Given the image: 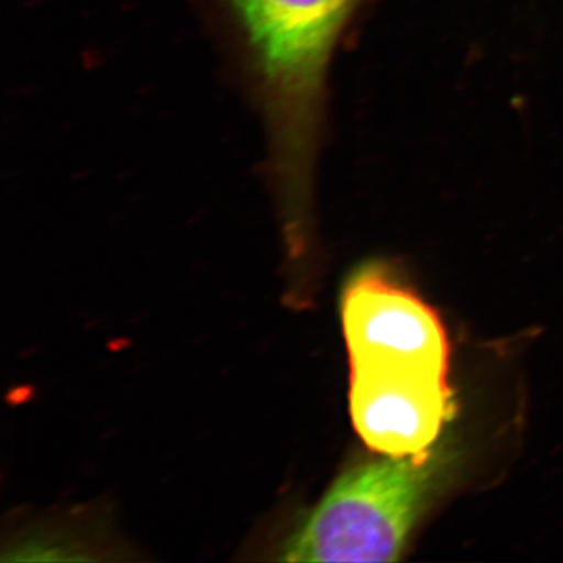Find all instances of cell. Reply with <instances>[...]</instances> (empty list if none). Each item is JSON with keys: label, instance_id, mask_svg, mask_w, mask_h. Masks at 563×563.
<instances>
[{"label": "cell", "instance_id": "obj_1", "mask_svg": "<svg viewBox=\"0 0 563 563\" xmlns=\"http://www.w3.org/2000/svg\"><path fill=\"white\" fill-rule=\"evenodd\" d=\"M362 0H221L268 135L282 206L302 213L313 176L325 69Z\"/></svg>", "mask_w": 563, "mask_h": 563}, {"label": "cell", "instance_id": "obj_2", "mask_svg": "<svg viewBox=\"0 0 563 563\" xmlns=\"http://www.w3.org/2000/svg\"><path fill=\"white\" fill-rule=\"evenodd\" d=\"M431 479L428 455L387 457L351 470L292 536L284 561H399Z\"/></svg>", "mask_w": 563, "mask_h": 563}, {"label": "cell", "instance_id": "obj_3", "mask_svg": "<svg viewBox=\"0 0 563 563\" xmlns=\"http://www.w3.org/2000/svg\"><path fill=\"white\" fill-rule=\"evenodd\" d=\"M355 431L387 457L428 455L453 417L446 374L401 363H351Z\"/></svg>", "mask_w": 563, "mask_h": 563}, {"label": "cell", "instance_id": "obj_4", "mask_svg": "<svg viewBox=\"0 0 563 563\" xmlns=\"http://www.w3.org/2000/svg\"><path fill=\"white\" fill-rule=\"evenodd\" d=\"M342 314L351 363H401L448 374L450 342L439 314L380 266L354 274Z\"/></svg>", "mask_w": 563, "mask_h": 563}]
</instances>
